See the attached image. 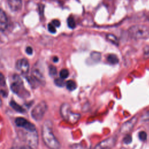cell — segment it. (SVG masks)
I'll return each mask as SVG.
<instances>
[{
	"mask_svg": "<svg viewBox=\"0 0 149 149\" xmlns=\"http://www.w3.org/2000/svg\"><path fill=\"white\" fill-rule=\"evenodd\" d=\"M137 122V118L136 117H133L131 118L128 121L124 123L120 129V132L121 133H127L134 126L136 123Z\"/></svg>",
	"mask_w": 149,
	"mask_h": 149,
	"instance_id": "obj_8",
	"label": "cell"
},
{
	"mask_svg": "<svg viewBox=\"0 0 149 149\" xmlns=\"http://www.w3.org/2000/svg\"><path fill=\"white\" fill-rule=\"evenodd\" d=\"M16 67L23 74H27L29 70V63L26 59L22 58L17 61Z\"/></svg>",
	"mask_w": 149,
	"mask_h": 149,
	"instance_id": "obj_9",
	"label": "cell"
},
{
	"mask_svg": "<svg viewBox=\"0 0 149 149\" xmlns=\"http://www.w3.org/2000/svg\"><path fill=\"white\" fill-rule=\"evenodd\" d=\"M70 149H89L87 146H83L81 143L73 144L70 146Z\"/></svg>",
	"mask_w": 149,
	"mask_h": 149,
	"instance_id": "obj_19",
	"label": "cell"
},
{
	"mask_svg": "<svg viewBox=\"0 0 149 149\" xmlns=\"http://www.w3.org/2000/svg\"><path fill=\"white\" fill-rule=\"evenodd\" d=\"M139 139L142 141H145L147 139V133L145 132H140L139 134Z\"/></svg>",
	"mask_w": 149,
	"mask_h": 149,
	"instance_id": "obj_24",
	"label": "cell"
},
{
	"mask_svg": "<svg viewBox=\"0 0 149 149\" xmlns=\"http://www.w3.org/2000/svg\"><path fill=\"white\" fill-rule=\"evenodd\" d=\"M15 123L18 127L24 128L27 131H34L36 130L34 125L22 117L17 118L15 119Z\"/></svg>",
	"mask_w": 149,
	"mask_h": 149,
	"instance_id": "obj_7",
	"label": "cell"
},
{
	"mask_svg": "<svg viewBox=\"0 0 149 149\" xmlns=\"http://www.w3.org/2000/svg\"><path fill=\"white\" fill-rule=\"evenodd\" d=\"M141 119L144 121H148L149 120V111L146 112L141 117Z\"/></svg>",
	"mask_w": 149,
	"mask_h": 149,
	"instance_id": "obj_27",
	"label": "cell"
},
{
	"mask_svg": "<svg viewBox=\"0 0 149 149\" xmlns=\"http://www.w3.org/2000/svg\"><path fill=\"white\" fill-rule=\"evenodd\" d=\"M7 1L9 7L13 12L19 11L22 7V0H7Z\"/></svg>",
	"mask_w": 149,
	"mask_h": 149,
	"instance_id": "obj_11",
	"label": "cell"
},
{
	"mask_svg": "<svg viewBox=\"0 0 149 149\" xmlns=\"http://www.w3.org/2000/svg\"><path fill=\"white\" fill-rule=\"evenodd\" d=\"M5 85V79L3 74L0 72V86L2 87Z\"/></svg>",
	"mask_w": 149,
	"mask_h": 149,
	"instance_id": "obj_26",
	"label": "cell"
},
{
	"mask_svg": "<svg viewBox=\"0 0 149 149\" xmlns=\"http://www.w3.org/2000/svg\"><path fill=\"white\" fill-rule=\"evenodd\" d=\"M41 135L44 144L48 148L60 149V143L54 134L52 123L50 120H46L44 122L42 126Z\"/></svg>",
	"mask_w": 149,
	"mask_h": 149,
	"instance_id": "obj_1",
	"label": "cell"
},
{
	"mask_svg": "<svg viewBox=\"0 0 149 149\" xmlns=\"http://www.w3.org/2000/svg\"><path fill=\"white\" fill-rule=\"evenodd\" d=\"M53 61H54V62H58V58L57 57L55 56V57L53 58Z\"/></svg>",
	"mask_w": 149,
	"mask_h": 149,
	"instance_id": "obj_33",
	"label": "cell"
},
{
	"mask_svg": "<svg viewBox=\"0 0 149 149\" xmlns=\"http://www.w3.org/2000/svg\"><path fill=\"white\" fill-rule=\"evenodd\" d=\"M106 38L108 41L115 45H118L119 44V40L118 38L113 34H107L106 35Z\"/></svg>",
	"mask_w": 149,
	"mask_h": 149,
	"instance_id": "obj_15",
	"label": "cell"
},
{
	"mask_svg": "<svg viewBox=\"0 0 149 149\" xmlns=\"http://www.w3.org/2000/svg\"><path fill=\"white\" fill-rule=\"evenodd\" d=\"M47 110V104L44 101H42L37 104L32 109L31 115L36 121L41 120Z\"/></svg>",
	"mask_w": 149,
	"mask_h": 149,
	"instance_id": "obj_4",
	"label": "cell"
},
{
	"mask_svg": "<svg viewBox=\"0 0 149 149\" xmlns=\"http://www.w3.org/2000/svg\"><path fill=\"white\" fill-rule=\"evenodd\" d=\"M2 100H1V99L0 98V107L2 105Z\"/></svg>",
	"mask_w": 149,
	"mask_h": 149,
	"instance_id": "obj_34",
	"label": "cell"
},
{
	"mask_svg": "<svg viewBox=\"0 0 149 149\" xmlns=\"http://www.w3.org/2000/svg\"><path fill=\"white\" fill-rule=\"evenodd\" d=\"M69 74V71L68 69H62L61 71H60V73H59V76H60V77L63 79H66L68 76Z\"/></svg>",
	"mask_w": 149,
	"mask_h": 149,
	"instance_id": "obj_20",
	"label": "cell"
},
{
	"mask_svg": "<svg viewBox=\"0 0 149 149\" xmlns=\"http://www.w3.org/2000/svg\"><path fill=\"white\" fill-rule=\"evenodd\" d=\"M68 26L70 29H74L76 27V22L74 18L72 16H69L67 20Z\"/></svg>",
	"mask_w": 149,
	"mask_h": 149,
	"instance_id": "obj_18",
	"label": "cell"
},
{
	"mask_svg": "<svg viewBox=\"0 0 149 149\" xmlns=\"http://www.w3.org/2000/svg\"><path fill=\"white\" fill-rule=\"evenodd\" d=\"M20 149H32L30 147H29V146H27V147H22Z\"/></svg>",
	"mask_w": 149,
	"mask_h": 149,
	"instance_id": "obj_32",
	"label": "cell"
},
{
	"mask_svg": "<svg viewBox=\"0 0 149 149\" xmlns=\"http://www.w3.org/2000/svg\"><path fill=\"white\" fill-rule=\"evenodd\" d=\"M32 78L40 84L44 85L45 83L44 76L38 69H34L32 71Z\"/></svg>",
	"mask_w": 149,
	"mask_h": 149,
	"instance_id": "obj_10",
	"label": "cell"
},
{
	"mask_svg": "<svg viewBox=\"0 0 149 149\" xmlns=\"http://www.w3.org/2000/svg\"><path fill=\"white\" fill-rule=\"evenodd\" d=\"M55 84L58 86V87H63L65 85V82L63 81V79L62 78H56L54 80Z\"/></svg>",
	"mask_w": 149,
	"mask_h": 149,
	"instance_id": "obj_23",
	"label": "cell"
},
{
	"mask_svg": "<svg viewBox=\"0 0 149 149\" xmlns=\"http://www.w3.org/2000/svg\"><path fill=\"white\" fill-rule=\"evenodd\" d=\"M48 31L51 33H55L56 32V28L51 23L48 24Z\"/></svg>",
	"mask_w": 149,
	"mask_h": 149,
	"instance_id": "obj_25",
	"label": "cell"
},
{
	"mask_svg": "<svg viewBox=\"0 0 149 149\" xmlns=\"http://www.w3.org/2000/svg\"><path fill=\"white\" fill-rule=\"evenodd\" d=\"M60 113L63 119L72 124L76 123L80 119V115L79 113L72 112L69 104L68 103L62 104L60 108Z\"/></svg>",
	"mask_w": 149,
	"mask_h": 149,
	"instance_id": "obj_3",
	"label": "cell"
},
{
	"mask_svg": "<svg viewBox=\"0 0 149 149\" xmlns=\"http://www.w3.org/2000/svg\"><path fill=\"white\" fill-rule=\"evenodd\" d=\"M129 36L136 40L147 39L149 37V26L144 24H136L131 26L129 30Z\"/></svg>",
	"mask_w": 149,
	"mask_h": 149,
	"instance_id": "obj_2",
	"label": "cell"
},
{
	"mask_svg": "<svg viewBox=\"0 0 149 149\" xmlns=\"http://www.w3.org/2000/svg\"><path fill=\"white\" fill-rule=\"evenodd\" d=\"M124 143H126V144H128V143H130L131 141H132V138H131V136L130 135H127L125 139H124Z\"/></svg>",
	"mask_w": 149,
	"mask_h": 149,
	"instance_id": "obj_29",
	"label": "cell"
},
{
	"mask_svg": "<svg viewBox=\"0 0 149 149\" xmlns=\"http://www.w3.org/2000/svg\"><path fill=\"white\" fill-rule=\"evenodd\" d=\"M144 55L146 58H149V49H147L145 51Z\"/></svg>",
	"mask_w": 149,
	"mask_h": 149,
	"instance_id": "obj_31",
	"label": "cell"
},
{
	"mask_svg": "<svg viewBox=\"0 0 149 149\" xmlns=\"http://www.w3.org/2000/svg\"><path fill=\"white\" fill-rule=\"evenodd\" d=\"M8 26V18L4 11L0 9V31L5 30Z\"/></svg>",
	"mask_w": 149,
	"mask_h": 149,
	"instance_id": "obj_12",
	"label": "cell"
},
{
	"mask_svg": "<svg viewBox=\"0 0 149 149\" xmlns=\"http://www.w3.org/2000/svg\"><path fill=\"white\" fill-rule=\"evenodd\" d=\"M51 23L55 27H58L60 26L61 25V23L59 22V20H57V19H55V20H53L51 22Z\"/></svg>",
	"mask_w": 149,
	"mask_h": 149,
	"instance_id": "obj_28",
	"label": "cell"
},
{
	"mask_svg": "<svg viewBox=\"0 0 149 149\" xmlns=\"http://www.w3.org/2000/svg\"><path fill=\"white\" fill-rule=\"evenodd\" d=\"M66 87L68 90L73 91L76 88L77 86L76 83L73 80H69L66 83Z\"/></svg>",
	"mask_w": 149,
	"mask_h": 149,
	"instance_id": "obj_17",
	"label": "cell"
},
{
	"mask_svg": "<svg viewBox=\"0 0 149 149\" xmlns=\"http://www.w3.org/2000/svg\"><path fill=\"white\" fill-rule=\"evenodd\" d=\"M25 140L28 146L32 149L37 148L38 145V136L37 130L27 131L25 135Z\"/></svg>",
	"mask_w": 149,
	"mask_h": 149,
	"instance_id": "obj_5",
	"label": "cell"
},
{
	"mask_svg": "<svg viewBox=\"0 0 149 149\" xmlns=\"http://www.w3.org/2000/svg\"><path fill=\"white\" fill-rule=\"evenodd\" d=\"M107 61L111 64H116L119 62L118 56L115 54H109L107 57Z\"/></svg>",
	"mask_w": 149,
	"mask_h": 149,
	"instance_id": "obj_16",
	"label": "cell"
},
{
	"mask_svg": "<svg viewBox=\"0 0 149 149\" xmlns=\"http://www.w3.org/2000/svg\"><path fill=\"white\" fill-rule=\"evenodd\" d=\"M26 52L29 55H31L33 54V48L31 47H27L26 49Z\"/></svg>",
	"mask_w": 149,
	"mask_h": 149,
	"instance_id": "obj_30",
	"label": "cell"
},
{
	"mask_svg": "<svg viewBox=\"0 0 149 149\" xmlns=\"http://www.w3.org/2000/svg\"><path fill=\"white\" fill-rule=\"evenodd\" d=\"M116 143V137H108L98 143L93 149H112Z\"/></svg>",
	"mask_w": 149,
	"mask_h": 149,
	"instance_id": "obj_6",
	"label": "cell"
},
{
	"mask_svg": "<svg viewBox=\"0 0 149 149\" xmlns=\"http://www.w3.org/2000/svg\"><path fill=\"white\" fill-rule=\"evenodd\" d=\"M91 57L94 61H98L101 59V54L97 52H93L91 54Z\"/></svg>",
	"mask_w": 149,
	"mask_h": 149,
	"instance_id": "obj_22",
	"label": "cell"
},
{
	"mask_svg": "<svg viewBox=\"0 0 149 149\" xmlns=\"http://www.w3.org/2000/svg\"><path fill=\"white\" fill-rule=\"evenodd\" d=\"M10 105L14 110H15L16 111H17L18 112H20V113L24 112V108L14 101H11L10 102Z\"/></svg>",
	"mask_w": 149,
	"mask_h": 149,
	"instance_id": "obj_14",
	"label": "cell"
},
{
	"mask_svg": "<svg viewBox=\"0 0 149 149\" xmlns=\"http://www.w3.org/2000/svg\"><path fill=\"white\" fill-rule=\"evenodd\" d=\"M17 79L11 84L10 88L13 93H15L16 94H19V93L20 91V88L22 85V81L18 76H17Z\"/></svg>",
	"mask_w": 149,
	"mask_h": 149,
	"instance_id": "obj_13",
	"label": "cell"
},
{
	"mask_svg": "<svg viewBox=\"0 0 149 149\" xmlns=\"http://www.w3.org/2000/svg\"><path fill=\"white\" fill-rule=\"evenodd\" d=\"M57 73V70L55 66L50 65L49 67V74L51 76H55Z\"/></svg>",
	"mask_w": 149,
	"mask_h": 149,
	"instance_id": "obj_21",
	"label": "cell"
}]
</instances>
